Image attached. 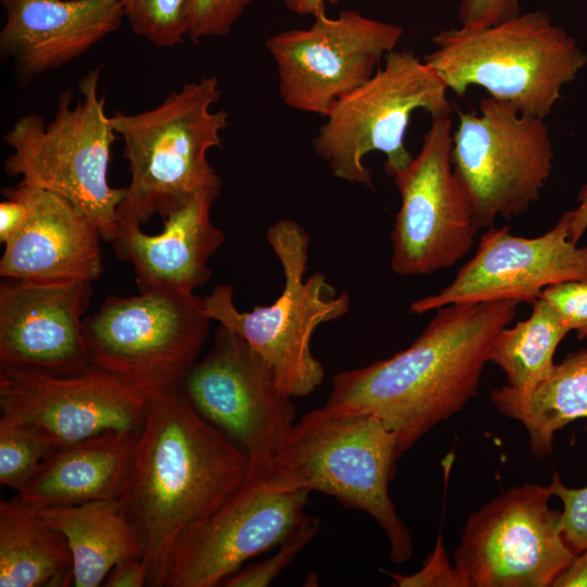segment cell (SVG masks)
I'll list each match as a JSON object with an SVG mask.
<instances>
[{
    "instance_id": "24",
    "label": "cell",
    "mask_w": 587,
    "mask_h": 587,
    "mask_svg": "<svg viewBox=\"0 0 587 587\" xmlns=\"http://www.w3.org/2000/svg\"><path fill=\"white\" fill-rule=\"evenodd\" d=\"M73 558L64 535L18 498L0 502V587H67Z\"/></svg>"
},
{
    "instance_id": "9",
    "label": "cell",
    "mask_w": 587,
    "mask_h": 587,
    "mask_svg": "<svg viewBox=\"0 0 587 587\" xmlns=\"http://www.w3.org/2000/svg\"><path fill=\"white\" fill-rule=\"evenodd\" d=\"M210 321L202 297L151 290L105 298L84 319L83 334L92 365L149 398L179 386L209 338Z\"/></svg>"
},
{
    "instance_id": "33",
    "label": "cell",
    "mask_w": 587,
    "mask_h": 587,
    "mask_svg": "<svg viewBox=\"0 0 587 587\" xmlns=\"http://www.w3.org/2000/svg\"><path fill=\"white\" fill-rule=\"evenodd\" d=\"M386 573L392 578V585L399 587H466L455 566L449 563L441 535L420 571L410 575Z\"/></svg>"
},
{
    "instance_id": "34",
    "label": "cell",
    "mask_w": 587,
    "mask_h": 587,
    "mask_svg": "<svg viewBox=\"0 0 587 587\" xmlns=\"http://www.w3.org/2000/svg\"><path fill=\"white\" fill-rule=\"evenodd\" d=\"M521 12L520 0H461L459 5L461 25L467 27L497 24Z\"/></svg>"
},
{
    "instance_id": "26",
    "label": "cell",
    "mask_w": 587,
    "mask_h": 587,
    "mask_svg": "<svg viewBox=\"0 0 587 587\" xmlns=\"http://www.w3.org/2000/svg\"><path fill=\"white\" fill-rule=\"evenodd\" d=\"M533 304L530 315L495 337L489 362L505 374L507 390L517 398L528 397L552 372L553 357L570 333L559 314L544 299Z\"/></svg>"
},
{
    "instance_id": "7",
    "label": "cell",
    "mask_w": 587,
    "mask_h": 587,
    "mask_svg": "<svg viewBox=\"0 0 587 587\" xmlns=\"http://www.w3.org/2000/svg\"><path fill=\"white\" fill-rule=\"evenodd\" d=\"M280 262L284 288L268 305L239 311L230 285L221 284L202 297L203 311L241 336L272 367L280 390L290 398L313 392L324 380L325 369L311 350L314 330L347 314L350 297L337 294L324 273L304 279L310 237L295 220L284 218L266 232Z\"/></svg>"
},
{
    "instance_id": "38",
    "label": "cell",
    "mask_w": 587,
    "mask_h": 587,
    "mask_svg": "<svg viewBox=\"0 0 587 587\" xmlns=\"http://www.w3.org/2000/svg\"><path fill=\"white\" fill-rule=\"evenodd\" d=\"M567 213L570 216V240L578 243L587 230V182L577 196V207Z\"/></svg>"
},
{
    "instance_id": "21",
    "label": "cell",
    "mask_w": 587,
    "mask_h": 587,
    "mask_svg": "<svg viewBox=\"0 0 587 587\" xmlns=\"http://www.w3.org/2000/svg\"><path fill=\"white\" fill-rule=\"evenodd\" d=\"M216 198L205 191L191 197L164 220L158 235L120 223L111 241L115 255L128 262L140 292L151 290L193 294L212 277L209 259L225 242L210 218Z\"/></svg>"
},
{
    "instance_id": "30",
    "label": "cell",
    "mask_w": 587,
    "mask_h": 587,
    "mask_svg": "<svg viewBox=\"0 0 587 587\" xmlns=\"http://www.w3.org/2000/svg\"><path fill=\"white\" fill-rule=\"evenodd\" d=\"M251 0H189L187 36L195 42L229 34Z\"/></svg>"
},
{
    "instance_id": "32",
    "label": "cell",
    "mask_w": 587,
    "mask_h": 587,
    "mask_svg": "<svg viewBox=\"0 0 587 587\" xmlns=\"http://www.w3.org/2000/svg\"><path fill=\"white\" fill-rule=\"evenodd\" d=\"M552 496L562 504V532L569 547L575 554L587 549V486L570 488L565 486L559 474L553 473L549 485Z\"/></svg>"
},
{
    "instance_id": "12",
    "label": "cell",
    "mask_w": 587,
    "mask_h": 587,
    "mask_svg": "<svg viewBox=\"0 0 587 587\" xmlns=\"http://www.w3.org/2000/svg\"><path fill=\"white\" fill-rule=\"evenodd\" d=\"M191 405L262 472L296 423L292 398L279 388L266 361L238 334L218 325L210 350L177 387Z\"/></svg>"
},
{
    "instance_id": "10",
    "label": "cell",
    "mask_w": 587,
    "mask_h": 587,
    "mask_svg": "<svg viewBox=\"0 0 587 587\" xmlns=\"http://www.w3.org/2000/svg\"><path fill=\"white\" fill-rule=\"evenodd\" d=\"M478 109L458 111L451 162L482 229L498 216L522 215L537 201L554 151L544 118L491 97L482 99Z\"/></svg>"
},
{
    "instance_id": "8",
    "label": "cell",
    "mask_w": 587,
    "mask_h": 587,
    "mask_svg": "<svg viewBox=\"0 0 587 587\" xmlns=\"http://www.w3.org/2000/svg\"><path fill=\"white\" fill-rule=\"evenodd\" d=\"M384 65L363 85L340 98L313 139L319 157L333 174L373 188L364 157H386L385 172L395 176L412 161L404 136L412 113L424 110L432 118L451 116L448 88L411 50H392Z\"/></svg>"
},
{
    "instance_id": "16",
    "label": "cell",
    "mask_w": 587,
    "mask_h": 587,
    "mask_svg": "<svg viewBox=\"0 0 587 587\" xmlns=\"http://www.w3.org/2000/svg\"><path fill=\"white\" fill-rule=\"evenodd\" d=\"M310 492H273L247 476L215 511L180 535L171 553L164 587H215L294 535L308 520Z\"/></svg>"
},
{
    "instance_id": "28",
    "label": "cell",
    "mask_w": 587,
    "mask_h": 587,
    "mask_svg": "<svg viewBox=\"0 0 587 587\" xmlns=\"http://www.w3.org/2000/svg\"><path fill=\"white\" fill-rule=\"evenodd\" d=\"M54 448L33 427L0 420V483L18 492Z\"/></svg>"
},
{
    "instance_id": "35",
    "label": "cell",
    "mask_w": 587,
    "mask_h": 587,
    "mask_svg": "<svg viewBox=\"0 0 587 587\" xmlns=\"http://www.w3.org/2000/svg\"><path fill=\"white\" fill-rule=\"evenodd\" d=\"M4 199L0 202V240L5 243L24 224L27 204L15 187L2 190Z\"/></svg>"
},
{
    "instance_id": "15",
    "label": "cell",
    "mask_w": 587,
    "mask_h": 587,
    "mask_svg": "<svg viewBox=\"0 0 587 587\" xmlns=\"http://www.w3.org/2000/svg\"><path fill=\"white\" fill-rule=\"evenodd\" d=\"M149 398L92 365L61 375L0 364V420L33 427L54 447L109 430L140 429Z\"/></svg>"
},
{
    "instance_id": "39",
    "label": "cell",
    "mask_w": 587,
    "mask_h": 587,
    "mask_svg": "<svg viewBox=\"0 0 587 587\" xmlns=\"http://www.w3.org/2000/svg\"><path fill=\"white\" fill-rule=\"evenodd\" d=\"M285 7L299 15H312L313 17L326 11V4H337L339 0H283Z\"/></svg>"
},
{
    "instance_id": "17",
    "label": "cell",
    "mask_w": 587,
    "mask_h": 587,
    "mask_svg": "<svg viewBox=\"0 0 587 587\" xmlns=\"http://www.w3.org/2000/svg\"><path fill=\"white\" fill-rule=\"evenodd\" d=\"M587 278V243L570 240V216L565 212L554 227L527 238L509 227H490L475 254L437 294L415 300L412 314L441 307L499 300L535 302L542 290L561 282Z\"/></svg>"
},
{
    "instance_id": "5",
    "label": "cell",
    "mask_w": 587,
    "mask_h": 587,
    "mask_svg": "<svg viewBox=\"0 0 587 587\" xmlns=\"http://www.w3.org/2000/svg\"><path fill=\"white\" fill-rule=\"evenodd\" d=\"M432 40L436 48L423 61L448 90L462 96L478 86L540 118L587 64L576 40L541 10L484 27L441 29Z\"/></svg>"
},
{
    "instance_id": "18",
    "label": "cell",
    "mask_w": 587,
    "mask_h": 587,
    "mask_svg": "<svg viewBox=\"0 0 587 587\" xmlns=\"http://www.w3.org/2000/svg\"><path fill=\"white\" fill-rule=\"evenodd\" d=\"M91 296L92 282L7 278L0 285V364L61 375L90 369L83 314Z\"/></svg>"
},
{
    "instance_id": "11",
    "label": "cell",
    "mask_w": 587,
    "mask_h": 587,
    "mask_svg": "<svg viewBox=\"0 0 587 587\" xmlns=\"http://www.w3.org/2000/svg\"><path fill=\"white\" fill-rule=\"evenodd\" d=\"M549 486L513 487L473 512L454 551L466 587H551L575 553Z\"/></svg>"
},
{
    "instance_id": "37",
    "label": "cell",
    "mask_w": 587,
    "mask_h": 587,
    "mask_svg": "<svg viewBox=\"0 0 587 587\" xmlns=\"http://www.w3.org/2000/svg\"><path fill=\"white\" fill-rule=\"evenodd\" d=\"M551 587H587V549L573 557Z\"/></svg>"
},
{
    "instance_id": "3",
    "label": "cell",
    "mask_w": 587,
    "mask_h": 587,
    "mask_svg": "<svg viewBox=\"0 0 587 587\" xmlns=\"http://www.w3.org/2000/svg\"><path fill=\"white\" fill-rule=\"evenodd\" d=\"M400 455L395 434L376 416L324 405L296 421L267 466L248 476L267 491H320L367 513L400 564L413 552L388 490Z\"/></svg>"
},
{
    "instance_id": "2",
    "label": "cell",
    "mask_w": 587,
    "mask_h": 587,
    "mask_svg": "<svg viewBox=\"0 0 587 587\" xmlns=\"http://www.w3.org/2000/svg\"><path fill=\"white\" fill-rule=\"evenodd\" d=\"M519 301L441 307L407 349L334 375L325 407L371 414L396 436L400 454L477 396L497 334Z\"/></svg>"
},
{
    "instance_id": "27",
    "label": "cell",
    "mask_w": 587,
    "mask_h": 587,
    "mask_svg": "<svg viewBox=\"0 0 587 587\" xmlns=\"http://www.w3.org/2000/svg\"><path fill=\"white\" fill-rule=\"evenodd\" d=\"M132 30L158 48H173L187 36L189 0H122Z\"/></svg>"
},
{
    "instance_id": "4",
    "label": "cell",
    "mask_w": 587,
    "mask_h": 587,
    "mask_svg": "<svg viewBox=\"0 0 587 587\" xmlns=\"http://www.w3.org/2000/svg\"><path fill=\"white\" fill-rule=\"evenodd\" d=\"M220 98L217 78L201 77L153 109L110 116L130 171L117 208L120 223L140 227L155 214L165 218L201 191L218 198L222 182L207 154L222 145L228 125L226 111H211Z\"/></svg>"
},
{
    "instance_id": "1",
    "label": "cell",
    "mask_w": 587,
    "mask_h": 587,
    "mask_svg": "<svg viewBox=\"0 0 587 587\" xmlns=\"http://www.w3.org/2000/svg\"><path fill=\"white\" fill-rule=\"evenodd\" d=\"M249 458L178 389L149 397L126 485L117 499L143 544L148 586L164 587L185 529L246 480Z\"/></svg>"
},
{
    "instance_id": "6",
    "label": "cell",
    "mask_w": 587,
    "mask_h": 587,
    "mask_svg": "<svg viewBox=\"0 0 587 587\" xmlns=\"http://www.w3.org/2000/svg\"><path fill=\"white\" fill-rule=\"evenodd\" d=\"M101 67L79 82L80 98L72 107V91H63L53 120L26 114L4 134L12 153L4 172L21 176L18 185L54 192L84 212L98 227L102 239L112 241L120 220L117 208L124 188L109 184L111 149L117 135L104 111L99 92Z\"/></svg>"
},
{
    "instance_id": "22",
    "label": "cell",
    "mask_w": 587,
    "mask_h": 587,
    "mask_svg": "<svg viewBox=\"0 0 587 587\" xmlns=\"http://www.w3.org/2000/svg\"><path fill=\"white\" fill-rule=\"evenodd\" d=\"M138 430H109L55 447L18 491L35 507L118 499L128 478Z\"/></svg>"
},
{
    "instance_id": "19",
    "label": "cell",
    "mask_w": 587,
    "mask_h": 587,
    "mask_svg": "<svg viewBox=\"0 0 587 587\" xmlns=\"http://www.w3.org/2000/svg\"><path fill=\"white\" fill-rule=\"evenodd\" d=\"M0 2L5 13L0 55L12 62L20 87L79 58L118 29L124 18L122 0Z\"/></svg>"
},
{
    "instance_id": "20",
    "label": "cell",
    "mask_w": 587,
    "mask_h": 587,
    "mask_svg": "<svg viewBox=\"0 0 587 587\" xmlns=\"http://www.w3.org/2000/svg\"><path fill=\"white\" fill-rule=\"evenodd\" d=\"M27 216L5 243L0 276L33 283L95 282L103 273L101 234L65 198L36 187L15 186Z\"/></svg>"
},
{
    "instance_id": "23",
    "label": "cell",
    "mask_w": 587,
    "mask_h": 587,
    "mask_svg": "<svg viewBox=\"0 0 587 587\" xmlns=\"http://www.w3.org/2000/svg\"><path fill=\"white\" fill-rule=\"evenodd\" d=\"M29 507L66 538L75 587L100 586L117 563L143 557L142 540L117 499Z\"/></svg>"
},
{
    "instance_id": "36",
    "label": "cell",
    "mask_w": 587,
    "mask_h": 587,
    "mask_svg": "<svg viewBox=\"0 0 587 587\" xmlns=\"http://www.w3.org/2000/svg\"><path fill=\"white\" fill-rule=\"evenodd\" d=\"M105 587L148 586V567L143 557H134L117 563L105 577Z\"/></svg>"
},
{
    "instance_id": "25",
    "label": "cell",
    "mask_w": 587,
    "mask_h": 587,
    "mask_svg": "<svg viewBox=\"0 0 587 587\" xmlns=\"http://www.w3.org/2000/svg\"><path fill=\"white\" fill-rule=\"evenodd\" d=\"M491 400L499 412L524 425L536 457L550 454L554 434L587 417V348L555 364L528 397L517 398L503 386L491 392Z\"/></svg>"
},
{
    "instance_id": "29",
    "label": "cell",
    "mask_w": 587,
    "mask_h": 587,
    "mask_svg": "<svg viewBox=\"0 0 587 587\" xmlns=\"http://www.w3.org/2000/svg\"><path fill=\"white\" fill-rule=\"evenodd\" d=\"M320 527L319 519L309 516L304 524L288 539L277 547L274 555L241 567L232 575L223 586L226 587H265L268 586L297 554L316 536Z\"/></svg>"
},
{
    "instance_id": "13",
    "label": "cell",
    "mask_w": 587,
    "mask_h": 587,
    "mask_svg": "<svg viewBox=\"0 0 587 587\" xmlns=\"http://www.w3.org/2000/svg\"><path fill=\"white\" fill-rule=\"evenodd\" d=\"M452 120L432 118L419 154L394 178L401 205L391 232V270L428 275L453 266L472 249L478 229L451 162Z\"/></svg>"
},
{
    "instance_id": "14",
    "label": "cell",
    "mask_w": 587,
    "mask_h": 587,
    "mask_svg": "<svg viewBox=\"0 0 587 587\" xmlns=\"http://www.w3.org/2000/svg\"><path fill=\"white\" fill-rule=\"evenodd\" d=\"M403 28L353 10L325 12L307 29L284 30L265 41L279 76V95L296 110L327 116L344 96L366 83L395 50Z\"/></svg>"
},
{
    "instance_id": "31",
    "label": "cell",
    "mask_w": 587,
    "mask_h": 587,
    "mask_svg": "<svg viewBox=\"0 0 587 587\" xmlns=\"http://www.w3.org/2000/svg\"><path fill=\"white\" fill-rule=\"evenodd\" d=\"M539 298L554 309L570 332H576L578 339L587 338V278L550 285Z\"/></svg>"
}]
</instances>
